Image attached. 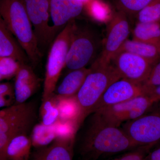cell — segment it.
I'll use <instances>...</instances> for the list:
<instances>
[{
	"mask_svg": "<svg viewBox=\"0 0 160 160\" xmlns=\"http://www.w3.org/2000/svg\"><path fill=\"white\" fill-rule=\"evenodd\" d=\"M56 95L60 121L74 122L79 129L78 122L79 117L80 109L76 96L66 97Z\"/></svg>",
	"mask_w": 160,
	"mask_h": 160,
	"instance_id": "21",
	"label": "cell"
},
{
	"mask_svg": "<svg viewBox=\"0 0 160 160\" xmlns=\"http://www.w3.org/2000/svg\"><path fill=\"white\" fill-rule=\"evenodd\" d=\"M112 62L122 78L142 84L147 79L155 64L138 55L127 51L118 52Z\"/></svg>",
	"mask_w": 160,
	"mask_h": 160,
	"instance_id": "11",
	"label": "cell"
},
{
	"mask_svg": "<svg viewBox=\"0 0 160 160\" xmlns=\"http://www.w3.org/2000/svg\"><path fill=\"white\" fill-rule=\"evenodd\" d=\"M121 51L136 53L155 64L160 60V43L150 44L128 39L118 52Z\"/></svg>",
	"mask_w": 160,
	"mask_h": 160,
	"instance_id": "18",
	"label": "cell"
},
{
	"mask_svg": "<svg viewBox=\"0 0 160 160\" xmlns=\"http://www.w3.org/2000/svg\"><path fill=\"white\" fill-rule=\"evenodd\" d=\"M84 6L82 0H50V14L54 36L60 29L81 14Z\"/></svg>",
	"mask_w": 160,
	"mask_h": 160,
	"instance_id": "13",
	"label": "cell"
},
{
	"mask_svg": "<svg viewBox=\"0 0 160 160\" xmlns=\"http://www.w3.org/2000/svg\"><path fill=\"white\" fill-rule=\"evenodd\" d=\"M92 15L98 20H102L106 16V11L101 3L94 1L90 6Z\"/></svg>",
	"mask_w": 160,
	"mask_h": 160,
	"instance_id": "30",
	"label": "cell"
},
{
	"mask_svg": "<svg viewBox=\"0 0 160 160\" xmlns=\"http://www.w3.org/2000/svg\"><path fill=\"white\" fill-rule=\"evenodd\" d=\"M31 21L40 50L54 39L52 27L49 24L50 0H22Z\"/></svg>",
	"mask_w": 160,
	"mask_h": 160,
	"instance_id": "10",
	"label": "cell"
},
{
	"mask_svg": "<svg viewBox=\"0 0 160 160\" xmlns=\"http://www.w3.org/2000/svg\"><path fill=\"white\" fill-rule=\"evenodd\" d=\"M154 148L151 145L140 146L119 157L110 160H145L146 156Z\"/></svg>",
	"mask_w": 160,
	"mask_h": 160,
	"instance_id": "28",
	"label": "cell"
},
{
	"mask_svg": "<svg viewBox=\"0 0 160 160\" xmlns=\"http://www.w3.org/2000/svg\"><path fill=\"white\" fill-rule=\"evenodd\" d=\"M0 96L15 97L14 86L11 83L3 82L0 84Z\"/></svg>",
	"mask_w": 160,
	"mask_h": 160,
	"instance_id": "31",
	"label": "cell"
},
{
	"mask_svg": "<svg viewBox=\"0 0 160 160\" xmlns=\"http://www.w3.org/2000/svg\"><path fill=\"white\" fill-rule=\"evenodd\" d=\"M74 142L56 139L36 152L31 160H72Z\"/></svg>",
	"mask_w": 160,
	"mask_h": 160,
	"instance_id": "16",
	"label": "cell"
},
{
	"mask_svg": "<svg viewBox=\"0 0 160 160\" xmlns=\"http://www.w3.org/2000/svg\"><path fill=\"white\" fill-rule=\"evenodd\" d=\"M139 146L122 128L107 125L92 115L80 151L84 160H97L104 155L131 150Z\"/></svg>",
	"mask_w": 160,
	"mask_h": 160,
	"instance_id": "1",
	"label": "cell"
},
{
	"mask_svg": "<svg viewBox=\"0 0 160 160\" xmlns=\"http://www.w3.org/2000/svg\"><path fill=\"white\" fill-rule=\"evenodd\" d=\"M147 95L104 107L92 113V115L110 126L120 127L123 123L138 118L151 109L155 103Z\"/></svg>",
	"mask_w": 160,
	"mask_h": 160,
	"instance_id": "5",
	"label": "cell"
},
{
	"mask_svg": "<svg viewBox=\"0 0 160 160\" xmlns=\"http://www.w3.org/2000/svg\"><path fill=\"white\" fill-rule=\"evenodd\" d=\"M147 95L142 84L121 78L106 89L93 112L104 107L126 102L140 96Z\"/></svg>",
	"mask_w": 160,
	"mask_h": 160,
	"instance_id": "12",
	"label": "cell"
},
{
	"mask_svg": "<svg viewBox=\"0 0 160 160\" xmlns=\"http://www.w3.org/2000/svg\"><path fill=\"white\" fill-rule=\"evenodd\" d=\"M135 119L123 123L122 129L138 146H160V104Z\"/></svg>",
	"mask_w": 160,
	"mask_h": 160,
	"instance_id": "6",
	"label": "cell"
},
{
	"mask_svg": "<svg viewBox=\"0 0 160 160\" xmlns=\"http://www.w3.org/2000/svg\"><path fill=\"white\" fill-rule=\"evenodd\" d=\"M22 64L12 58H0V81L15 77Z\"/></svg>",
	"mask_w": 160,
	"mask_h": 160,
	"instance_id": "27",
	"label": "cell"
},
{
	"mask_svg": "<svg viewBox=\"0 0 160 160\" xmlns=\"http://www.w3.org/2000/svg\"><path fill=\"white\" fill-rule=\"evenodd\" d=\"M91 71L76 95L80 109L79 128L89 114H92L101 98L112 83L122 78L113 65L101 66L92 64Z\"/></svg>",
	"mask_w": 160,
	"mask_h": 160,
	"instance_id": "3",
	"label": "cell"
},
{
	"mask_svg": "<svg viewBox=\"0 0 160 160\" xmlns=\"http://www.w3.org/2000/svg\"><path fill=\"white\" fill-rule=\"evenodd\" d=\"M153 0H111L118 11L126 13L127 15H135Z\"/></svg>",
	"mask_w": 160,
	"mask_h": 160,
	"instance_id": "24",
	"label": "cell"
},
{
	"mask_svg": "<svg viewBox=\"0 0 160 160\" xmlns=\"http://www.w3.org/2000/svg\"><path fill=\"white\" fill-rule=\"evenodd\" d=\"M0 13L8 29L26 52L32 66L36 67L41 62L42 52L22 0H0Z\"/></svg>",
	"mask_w": 160,
	"mask_h": 160,
	"instance_id": "2",
	"label": "cell"
},
{
	"mask_svg": "<svg viewBox=\"0 0 160 160\" xmlns=\"http://www.w3.org/2000/svg\"><path fill=\"white\" fill-rule=\"evenodd\" d=\"M30 138L35 147L41 148L48 146L56 139L55 125L46 126L42 123L37 124L33 127Z\"/></svg>",
	"mask_w": 160,
	"mask_h": 160,
	"instance_id": "22",
	"label": "cell"
},
{
	"mask_svg": "<svg viewBox=\"0 0 160 160\" xmlns=\"http://www.w3.org/2000/svg\"><path fill=\"white\" fill-rule=\"evenodd\" d=\"M32 146L31 138L26 133L16 136L8 145L7 160H29Z\"/></svg>",
	"mask_w": 160,
	"mask_h": 160,
	"instance_id": "19",
	"label": "cell"
},
{
	"mask_svg": "<svg viewBox=\"0 0 160 160\" xmlns=\"http://www.w3.org/2000/svg\"><path fill=\"white\" fill-rule=\"evenodd\" d=\"M142 85L147 95L150 91L160 86V60L153 66L147 79Z\"/></svg>",
	"mask_w": 160,
	"mask_h": 160,
	"instance_id": "29",
	"label": "cell"
},
{
	"mask_svg": "<svg viewBox=\"0 0 160 160\" xmlns=\"http://www.w3.org/2000/svg\"><path fill=\"white\" fill-rule=\"evenodd\" d=\"M134 41L141 42L160 43V22H138L132 31Z\"/></svg>",
	"mask_w": 160,
	"mask_h": 160,
	"instance_id": "20",
	"label": "cell"
},
{
	"mask_svg": "<svg viewBox=\"0 0 160 160\" xmlns=\"http://www.w3.org/2000/svg\"><path fill=\"white\" fill-rule=\"evenodd\" d=\"M42 122L46 126H54L60 121L59 110L57 96L54 93L51 97L42 101L40 109Z\"/></svg>",
	"mask_w": 160,
	"mask_h": 160,
	"instance_id": "23",
	"label": "cell"
},
{
	"mask_svg": "<svg viewBox=\"0 0 160 160\" xmlns=\"http://www.w3.org/2000/svg\"><path fill=\"white\" fill-rule=\"evenodd\" d=\"M90 71V68L86 67L71 70L58 87L56 94L66 97L76 95Z\"/></svg>",
	"mask_w": 160,
	"mask_h": 160,
	"instance_id": "17",
	"label": "cell"
},
{
	"mask_svg": "<svg viewBox=\"0 0 160 160\" xmlns=\"http://www.w3.org/2000/svg\"><path fill=\"white\" fill-rule=\"evenodd\" d=\"M15 78V104L26 102L37 91L41 80L35 73L32 67L26 63L22 64Z\"/></svg>",
	"mask_w": 160,
	"mask_h": 160,
	"instance_id": "14",
	"label": "cell"
},
{
	"mask_svg": "<svg viewBox=\"0 0 160 160\" xmlns=\"http://www.w3.org/2000/svg\"><path fill=\"white\" fill-rule=\"evenodd\" d=\"M12 58L21 63L28 64V56L14 36L0 18V58Z\"/></svg>",
	"mask_w": 160,
	"mask_h": 160,
	"instance_id": "15",
	"label": "cell"
},
{
	"mask_svg": "<svg viewBox=\"0 0 160 160\" xmlns=\"http://www.w3.org/2000/svg\"><path fill=\"white\" fill-rule=\"evenodd\" d=\"M136 15L138 22L160 23V0H153Z\"/></svg>",
	"mask_w": 160,
	"mask_h": 160,
	"instance_id": "25",
	"label": "cell"
},
{
	"mask_svg": "<svg viewBox=\"0 0 160 160\" xmlns=\"http://www.w3.org/2000/svg\"><path fill=\"white\" fill-rule=\"evenodd\" d=\"M57 138L56 139L67 142H74L75 136L78 128L72 121H60L55 124Z\"/></svg>",
	"mask_w": 160,
	"mask_h": 160,
	"instance_id": "26",
	"label": "cell"
},
{
	"mask_svg": "<svg viewBox=\"0 0 160 160\" xmlns=\"http://www.w3.org/2000/svg\"><path fill=\"white\" fill-rule=\"evenodd\" d=\"M78 29L75 20L71 21L52 43L46 62L42 101L54 93L61 72L66 66L68 50Z\"/></svg>",
	"mask_w": 160,
	"mask_h": 160,
	"instance_id": "4",
	"label": "cell"
},
{
	"mask_svg": "<svg viewBox=\"0 0 160 160\" xmlns=\"http://www.w3.org/2000/svg\"><path fill=\"white\" fill-rule=\"evenodd\" d=\"M128 17L125 12L118 10L113 13L107 27L102 52L93 65L105 66L111 64L112 59L129 37L130 28Z\"/></svg>",
	"mask_w": 160,
	"mask_h": 160,
	"instance_id": "7",
	"label": "cell"
},
{
	"mask_svg": "<svg viewBox=\"0 0 160 160\" xmlns=\"http://www.w3.org/2000/svg\"><path fill=\"white\" fill-rule=\"evenodd\" d=\"M98 43L91 30L78 28L67 53L65 67L70 70L86 67L94 57Z\"/></svg>",
	"mask_w": 160,
	"mask_h": 160,
	"instance_id": "9",
	"label": "cell"
},
{
	"mask_svg": "<svg viewBox=\"0 0 160 160\" xmlns=\"http://www.w3.org/2000/svg\"><path fill=\"white\" fill-rule=\"evenodd\" d=\"M31 103L13 104L0 111V138L10 142L12 138L27 134L35 118Z\"/></svg>",
	"mask_w": 160,
	"mask_h": 160,
	"instance_id": "8",
	"label": "cell"
}]
</instances>
